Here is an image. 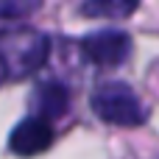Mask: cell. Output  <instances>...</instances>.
<instances>
[{"label": "cell", "mask_w": 159, "mask_h": 159, "mask_svg": "<svg viewBox=\"0 0 159 159\" xmlns=\"http://www.w3.org/2000/svg\"><path fill=\"white\" fill-rule=\"evenodd\" d=\"M48 59V39L36 31L17 28L0 34V70L8 78H25Z\"/></svg>", "instance_id": "obj_1"}, {"label": "cell", "mask_w": 159, "mask_h": 159, "mask_svg": "<svg viewBox=\"0 0 159 159\" xmlns=\"http://www.w3.org/2000/svg\"><path fill=\"white\" fill-rule=\"evenodd\" d=\"M92 112L112 126H143L145 123V106L134 95V89L123 81L101 84L92 92Z\"/></svg>", "instance_id": "obj_2"}, {"label": "cell", "mask_w": 159, "mask_h": 159, "mask_svg": "<svg viewBox=\"0 0 159 159\" xmlns=\"http://www.w3.org/2000/svg\"><path fill=\"white\" fill-rule=\"evenodd\" d=\"M81 50L98 67H120L131 53V36L123 31H95L81 39Z\"/></svg>", "instance_id": "obj_3"}, {"label": "cell", "mask_w": 159, "mask_h": 159, "mask_svg": "<svg viewBox=\"0 0 159 159\" xmlns=\"http://www.w3.org/2000/svg\"><path fill=\"white\" fill-rule=\"evenodd\" d=\"M53 145V129L45 117H25L22 123L14 126L8 137V148L17 157H36Z\"/></svg>", "instance_id": "obj_4"}, {"label": "cell", "mask_w": 159, "mask_h": 159, "mask_svg": "<svg viewBox=\"0 0 159 159\" xmlns=\"http://www.w3.org/2000/svg\"><path fill=\"white\" fill-rule=\"evenodd\" d=\"M34 106L39 109V117H45V120L61 117V115L70 109V92H67L64 84L48 81V84L36 87V92H34Z\"/></svg>", "instance_id": "obj_5"}, {"label": "cell", "mask_w": 159, "mask_h": 159, "mask_svg": "<svg viewBox=\"0 0 159 159\" xmlns=\"http://www.w3.org/2000/svg\"><path fill=\"white\" fill-rule=\"evenodd\" d=\"M140 6V0H89L84 6L87 14L92 17H109V20H120V17H129L134 14Z\"/></svg>", "instance_id": "obj_6"}]
</instances>
